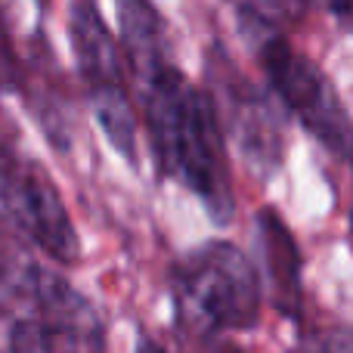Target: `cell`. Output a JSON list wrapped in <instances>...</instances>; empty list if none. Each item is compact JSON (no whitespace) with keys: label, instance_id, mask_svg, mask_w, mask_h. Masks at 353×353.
<instances>
[{"label":"cell","instance_id":"cell-3","mask_svg":"<svg viewBox=\"0 0 353 353\" xmlns=\"http://www.w3.org/2000/svg\"><path fill=\"white\" fill-rule=\"evenodd\" d=\"M171 304L176 332L195 344L245 335L261 323V273L239 245L211 239L171 267Z\"/></svg>","mask_w":353,"mask_h":353},{"label":"cell","instance_id":"cell-6","mask_svg":"<svg viewBox=\"0 0 353 353\" xmlns=\"http://www.w3.org/2000/svg\"><path fill=\"white\" fill-rule=\"evenodd\" d=\"M205 74L220 124L232 140L236 152L245 159L248 171L261 180L276 176L285 161V121H282L273 97L261 90L230 59V53L220 43L208 50Z\"/></svg>","mask_w":353,"mask_h":353},{"label":"cell","instance_id":"cell-1","mask_svg":"<svg viewBox=\"0 0 353 353\" xmlns=\"http://www.w3.org/2000/svg\"><path fill=\"white\" fill-rule=\"evenodd\" d=\"M137 81L140 115L155 165L205 205L214 223H230L236 214L232 171L226 159V130L208 87H199L174 65L168 41L124 50Z\"/></svg>","mask_w":353,"mask_h":353},{"label":"cell","instance_id":"cell-2","mask_svg":"<svg viewBox=\"0 0 353 353\" xmlns=\"http://www.w3.org/2000/svg\"><path fill=\"white\" fill-rule=\"evenodd\" d=\"M28 239L0 214V344L10 350H103L97 307L31 254Z\"/></svg>","mask_w":353,"mask_h":353},{"label":"cell","instance_id":"cell-11","mask_svg":"<svg viewBox=\"0 0 353 353\" xmlns=\"http://www.w3.org/2000/svg\"><path fill=\"white\" fill-rule=\"evenodd\" d=\"M347 232H350V245H353V201H350V211H347Z\"/></svg>","mask_w":353,"mask_h":353},{"label":"cell","instance_id":"cell-10","mask_svg":"<svg viewBox=\"0 0 353 353\" xmlns=\"http://www.w3.org/2000/svg\"><path fill=\"white\" fill-rule=\"evenodd\" d=\"M329 3V12L344 25V28L353 34V0H325Z\"/></svg>","mask_w":353,"mask_h":353},{"label":"cell","instance_id":"cell-5","mask_svg":"<svg viewBox=\"0 0 353 353\" xmlns=\"http://www.w3.org/2000/svg\"><path fill=\"white\" fill-rule=\"evenodd\" d=\"M257 62L267 74L270 93L282 103V109L325 152L353 168V118L323 65L276 31L263 34L257 47Z\"/></svg>","mask_w":353,"mask_h":353},{"label":"cell","instance_id":"cell-7","mask_svg":"<svg viewBox=\"0 0 353 353\" xmlns=\"http://www.w3.org/2000/svg\"><path fill=\"white\" fill-rule=\"evenodd\" d=\"M0 205L16 230L56 263L81 257V239L50 171L12 143H0Z\"/></svg>","mask_w":353,"mask_h":353},{"label":"cell","instance_id":"cell-12","mask_svg":"<svg viewBox=\"0 0 353 353\" xmlns=\"http://www.w3.org/2000/svg\"><path fill=\"white\" fill-rule=\"evenodd\" d=\"M301 3H307V0H301Z\"/></svg>","mask_w":353,"mask_h":353},{"label":"cell","instance_id":"cell-9","mask_svg":"<svg viewBox=\"0 0 353 353\" xmlns=\"http://www.w3.org/2000/svg\"><path fill=\"white\" fill-rule=\"evenodd\" d=\"M22 84H25V59L16 50V43H12L3 3H0V93H22Z\"/></svg>","mask_w":353,"mask_h":353},{"label":"cell","instance_id":"cell-4","mask_svg":"<svg viewBox=\"0 0 353 353\" xmlns=\"http://www.w3.org/2000/svg\"><path fill=\"white\" fill-rule=\"evenodd\" d=\"M68 37H72L78 74L97 112L105 140L124 161L137 165L140 155V115L134 109V93L128 87V59L121 41L109 31L97 0H72L68 10Z\"/></svg>","mask_w":353,"mask_h":353},{"label":"cell","instance_id":"cell-8","mask_svg":"<svg viewBox=\"0 0 353 353\" xmlns=\"http://www.w3.org/2000/svg\"><path fill=\"white\" fill-rule=\"evenodd\" d=\"M254 223L273 307L285 319L301 323V316H304V254L298 248V239L273 208H261Z\"/></svg>","mask_w":353,"mask_h":353}]
</instances>
